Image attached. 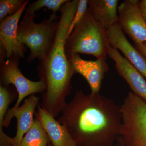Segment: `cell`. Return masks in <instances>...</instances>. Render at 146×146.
<instances>
[{
    "instance_id": "obj_14",
    "label": "cell",
    "mask_w": 146,
    "mask_h": 146,
    "mask_svg": "<svg viewBox=\"0 0 146 146\" xmlns=\"http://www.w3.org/2000/svg\"><path fill=\"white\" fill-rule=\"evenodd\" d=\"M118 0H88L89 9L94 19L106 30L118 24Z\"/></svg>"
},
{
    "instance_id": "obj_18",
    "label": "cell",
    "mask_w": 146,
    "mask_h": 146,
    "mask_svg": "<svg viewBox=\"0 0 146 146\" xmlns=\"http://www.w3.org/2000/svg\"><path fill=\"white\" fill-rule=\"evenodd\" d=\"M14 96L8 86L0 85V129H3V123L9 104L14 100Z\"/></svg>"
},
{
    "instance_id": "obj_16",
    "label": "cell",
    "mask_w": 146,
    "mask_h": 146,
    "mask_svg": "<svg viewBox=\"0 0 146 146\" xmlns=\"http://www.w3.org/2000/svg\"><path fill=\"white\" fill-rule=\"evenodd\" d=\"M69 0H38L32 3L26 9L25 14L30 16H34L35 13L36 11L40 10L43 7H46L53 11V15H56V13Z\"/></svg>"
},
{
    "instance_id": "obj_2",
    "label": "cell",
    "mask_w": 146,
    "mask_h": 146,
    "mask_svg": "<svg viewBox=\"0 0 146 146\" xmlns=\"http://www.w3.org/2000/svg\"><path fill=\"white\" fill-rule=\"evenodd\" d=\"M79 2L69 0L61 7L52 47L37 67L40 80L46 85L40 105L54 118L61 114L72 90L71 80L75 73L66 55L65 45Z\"/></svg>"
},
{
    "instance_id": "obj_3",
    "label": "cell",
    "mask_w": 146,
    "mask_h": 146,
    "mask_svg": "<svg viewBox=\"0 0 146 146\" xmlns=\"http://www.w3.org/2000/svg\"><path fill=\"white\" fill-rule=\"evenodd\" d=\"M110 46L107 31L94 19L88 9L67 38L65 52L68 59L81 54L106 60Z\"/></svg>"
},
{
    "instance_id": "obj_5",
    "label": "cell",
    "mask_w": 146,
    "mask_h": 146,
    "mask_svg": "<svg viewBox=\"0 0 146 146\" xmlns=\"http://www.w3.org/2000/svg\"><path fill=\"white\" fill-rule=\"evenodd\" d=\"M121 107L119 137L125 146H146V102L129 92Z\"/></svg>"
},
{
    "instance_id": "obj_7",
    "label": "cell",
    "mask_w": 146,
    "mask_h": 146,
    "mask_svg": "<svg viewBox=\"0 0 146 146\" xmlns=\"http://www.w3.org/2000/svg\"><path fill=\"white\" fill-rule=\"evenodd\" d=\"M29 1L17 13L7 16L0 23V54L1 61L13 56L23 58L25 47L18 41L17 29L18 23Z\"/></svg>"
},
{
    "instance_id": "obj_6",
    "label": "cell",
    "mask_w": 146,
    "mask_h": 146,
    "mask_svg": "<svg viewBox=\"0 0 146 146\" xmlns=\"http://www.w3.org/2000/svg\"><path fill=\"white\" fill-rule=\"evenodd\" d=\"M19 58L13 56L1 61V85L13 84L18 94V99L13 108L20 106L24 98L32 95L42 93L46 90L45 84L41 80L32 81L26 78L18 68Z\"/></svg>"
},
{
    "instance_id": "obj_22",
    "label": "cell",
    "mask_w": 146,
    "mask_h": 146,
    "mask_svg": "<svg viewBox=\"0 0 146 146\" xmlns=\"http://www.w3.org/2000/svg\"><path fill=\"white\" fill-rule=\"evenodd\" d=\"M113 146H125V145L123 141H122L121 139L119 137Z\"/></svg>"
},
{
    "instance_id": "obj_10",
    "label": "cell",
    "mask_w": 146,
    "mask_h": 146,
    "mask_svg": "<svg viewBox=\"0 0 146 146\" xmlns=\"http://www.w3.org/2000/svg\"><path fill=\"white\" fill-rule=\"evenodd\" d=\"M69 61L75 74L81 75L87 81L91 88V93H99L104 74L109 70L106 60H85L76 54L71 56Z\"/></svg>"
},
{
    "instance_id": "obj_23",
    "label": "cell",
    "mask_w": 146,
    "mask_h": 146,
    "mask_svg": "<svg viewBox=\"0 0 146 146\" xmlns=\"http://www.w3.org/2000/svg\"><path fill=\"white\" fill-rule=\"evenodd\" d=\"M48 146H52V144H50Z\"/></svg>"
},
{
    "instance_id": "obj_12",
    "label": "cell",
    "mask_w": 146,
    "mask_h": 146,
    "mask_svg": "<svg viewBox=\"0 0 146 146\" xmlns=\"http://www.w3.org/2000/svg\"><path fill=\"white\" fill-rule=\"evenodd\" d=\"M107 33L111 46L120 50L126 58L146 79V58L131 44L119 24L108 29Z\"/></svg>"
},
{
    "instance_id": "obj_20",
    "label": "cell",
    "mask_w": 146,
    "mask_h": 146,
    "mask_svg": "<svg viewBox=\"0 0 146 146\" xmlns=\"http://www.w3.org/2000/svg\"><path fill=\"white\" fill-rule=\"evenodd\" d=\"M138 6L142 17L146 23V0L139 1Z\"/></svg>"
},
{
    "instance_id": "obj_1",
    "label": "cell",
    "mask_w": 146,
    "mask_h": 146,
    "mask_svg": "<svg viewBox=\"0 0 146 146\" xmlns=\"http://www.w3.org/2000/svg\"><path fill=\"white\" fill-rule=\"evenodd\" d=\"M121 106L99 93L76 91L57 121L76 146H113L119 137Z\"/></svg>"
},
{
    "instance_id": "obj_8",
    "label": "cell",
    "mask_w": 146,
    "mask_h": 146,
    "mask_svg": "<svg viewBox=\"0 0 146 146\" xmlns=\"http://www.w3.org/2000/svg\"><path fill=\"white\" fill-rule=\"evenodd\" d=\"M138 0L124 1L118 7V24L135 44L146 42V23L138 6Z\"/></svg>"
},
{
    "instance_id": "obj_4",
    "label": "cell",
    "mask_w": 146,
    "mask_h": 146,
    "mask_svg": "<svg viewBox=\"0 0 146 146\" xmlns=\"http://www.w3.org/2000/svg\"><path fill=\"white\" fill-rule=\"evenodd\" d=\"M34 18L25 14L17 29L18 41L30 50L29 63L36 58L40 62L44 60L52 47L58 23L52 14L40 23H35Z\"/></svg>"
},
{
    "instance_id": "obj_17",
    "label": "cell",
    "mask_w": 146,
    "mask_h": 146,
    "mask_svg": "<svg viewBox=\"0 0 146 146\" xmlns=\"http://www.w3.org/2000/svg\"><path fill=\"white\" fill-rule=\"evenodd\" d=\"M25 2L24 0H1L0 21H2L7 16L17 13Z\"/></svg>"
},
{
    "instance_id": "obj_11",
    "label": "cell",
    "mask_w": 146,
    "mask_h": 146,
    "mask_svg": "<svg viewBox=\"0 0 146 146\" xmlns=\"http://www.w3.org/2000/svg\"><path fill=\"white\" fill-rule=\"evenodd\" d=\"M108 55L115 61L118 74L126 81L133 94L146 102V80L143 76L121 55L117 49L110 46Z\"/></svg>"
},
{
    "instance_id": "obj_19",
    "label": "cell",
    "mask_w": 146,
    "mask_h": 146,
    "mask_svg": "<svg viewBox=\"0 0 146 146\" xmlns=\"http://www.w3.org/2000/svg\"><path fill=\"white\" fill-rule=\"evenodd\" d=\"M88 0H79L75 15L69 29L68 36L72 32L75 27L81 20L84 14L86 13L88 8L87 7L88 5Z\"/></svg>"
},
{
    "instance_id": "obj_13",
    "label": "cell",
    "mask_w": 146,
    "mask_h": 146,
    "mask_svg": "<svg viewBox=\"0 0 146 146\" xmlns=\"http://www.w3.org/2000/svg\"><path fill=\"white\" fill-rule=\"evenodd\" d=\"M37 107V115L52 146H76L65 127L43 109L40 104Z\"/></svg>"
},
{
    "instance_id": "obj_9",
    "label": "cell",
    "mask_w": 146,
    "mask_h": 146,
    "mask_svg": "<svg viewBox=\"0 0 146 146\" xmlns=\"http://www.w3.org/2000/svg\"><path fill=\"white\" fill-rule=\"evenodd\" d=\"M39 98L35 95L28 97L21 106L9 109L3 123V127H8L11 119L15 117L17 120V131L16 136L12 138L13 146H20L25 134L32 125L35 108L39 104Z\"/></svg>"
},
{
    "instance_id": "obj_15",
    "label": "cell",
    "mask_w": 146,
    "mask_h": 146,
    "mask_svg": "<svg viewBox=\"0 0 146 146\" xmlns=\"http://www.w3.org/2000/svg\"><path fill=\"white\" fill-rule=\"evenodd\" d=\"M32 125L25 134L20 146H48L49 138L35 111Z\"/></svg>"
},
{
    "instance_id": "obj_21",
    "label": "cell",
    "mask_w": 146,
    "mask_h": 146,
    "mask_svg": "<svg viewBox=\"0 0 146 146\" xmlns=\"http://www.w3.org/2000/svg\"><path fill=\"white\" fill-rule=\"evenodd\" d=\"M134 47L146 58V42L134 44Z\"/></svg>"
}]
</instances>
